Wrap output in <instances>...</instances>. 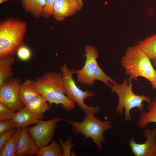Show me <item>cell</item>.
Instances as JSON below:
<instances>
[{"label": "cell", "mask_w": 156, "mask_h": 156, "mask_svg": "<svg viewBox=\"0 0 156 156\" xmlns=\"http://www.w3.org/2000/svg\"><path fill=\"white\" fill-rule=\"evenodd\" d=\"M61 73L48 71L34 80V84L40 94L49 103L51 107L53 103L56 106L60 104L64 110L73 111L76 103L66 95Z\"/></svg>", "instance_id": "cell-1"}, {"label": "cell", "mask_w": 156, "mask_h": 156, "mask_svg": "<svg viewBox=\"0 0 156 156\" xmlns=\"http://www.w3.org/2000/svg\"><path fill=\"white\" fill-rule=\"evenodd\" d=\"M27 23L19 19L7 18L0 22V58L14 57L24 45Z\"/></svg>", "instance_id": "cell-2"}, {"label": "cell", "mask_w": 156, "mask_h": 156, "mask_svg": "<svg viewBox=\"0 0 156 156\" xmlns=\"http://www.w3.org/2000/svg\"><path fill=\"white\" fill-rule=\"evenodd\" d=\"M150 60L137 44L127 48L121 63L129 79L136 80L141 77L151 82L156 77V70Z\"/></svg>", "instance_id": "cell-3"}, {"label": "cell", "mask_w": 156, "mask_h": 156, "mask_svg": "<svg viewBox=\"0 0 156 156\" xmlns=\"http://www.w3.org/2000/svg\"><path fill=\"white\" fill-rule=\"evenodd\" d=\"M84 112L85 116L81 122L74 120L65 121L71 126V131L75 136L81 134L85 138H90L96 145L98 150L101 151L103 149L102 144L105 139L103 135L104 133L112 128V122L109 120L101 121L90 111Z\"/></svg>", "instance_id": "cell-4"}, {"label": "cell", "mask_w": 156, "mask_h": 156, "mask_svg": "<svg viewBox=\"0 0 156 156\" xmlns=\"http://www.w3.org/2000/svg\"><path fill=\"white\" fill-rule=\"evenodd\" d=\"M132 80L128 77L123 81L122 84L115 82L109 87L112 91L116 93L118 99V102L116 108V111L119 115H122L124 112V119L127 121L132 120L130 115V111L137 107L140 112L144 110L145 106L143 103L145 101L150 104L152 99L149 96L144 95H137L133 91V84Z\"/></svg>", "instance_id": "cell-5"}, {"label": "cell", "mask_w": 156, "mask_h": 156, "mask_svg": "<svg viewBox=\"0 0 156 156\" xmlns=\"http://www.w3.org/2000/svg\"><path fill=\"white\" fill-rule=\"evenodd\" d=\"M86 59L84 65L81 69L76 70L78 82L88 86L92 85L96 80L102 82L109 87L116 82L113 78L107 75L99 65L97 59L99 52L94 47L87 44L85 47Z\"/></svg>", "instance_id": "cell-6"}, {"label": "cell", "mask_w": 156, "mask_h": 156, "mask_svg": "<svg viewBox=\"0 0 156 156\" xmlns=\"http://www.w3.org/2000/svg\"><path fill=\"white\" fill-rule=\"evenodd\" d=\"M62 72V79L66 96L70 100L77 103L81 109L84 112L90 111L95 114L98 112L100 107L89 106L84 102V100L91 97L96 96L94 92L87 90L83 91L77 86L72 77L73 75L76 73V70H70L66 64L60 67Z\"/></svg>", "instance_id": "cell-7"}, {"label": "cell", "mask_w": 156, "mask_h": 156, "mask_svg": "<svg viewBox=\"0 0 156 156\" xmlns=\"http://www.w3.org/2000/svg\"><path fill=\"white\" fill-rule=\"evenodd\" d=\"M64 119L57 117L46 121L39 120L32 127L27 128L28 132L39 149L53 140L57 123Z\"/></svg>", "instance_id": "cell-8"}, {"label": "cell", "mask_w": 156, "mask_h": 156, "mask_svg": "<svg viewBox=\"0 0 156 156\" xmlns=\"http://www.w3.org/2000/svg\"><path fill=\"white\" fill-rule=\"evenodd\" d=\"M20 79L12 77L0 86V103L12 110L18 111L24 106L19 97Z\"/></svg>", "instance_id": "cell-9"}, {"label": "cell", "mask_w": 156, "mask_h": 156, "mask_svg": "<svg viewBox=\"0 0 156 156\" xmlns=\"http://www.w3.org/2000/svg\"><path fill=\"white\" fill-rule=\"evenodd\" d=\"M143 135L146 140L142 144L137 143L133 137L129 139L131 152L135 156H156V128H146Z\"/></svg>", "instance_id": "cell-10"}, {"label": "cell", "mask_w": 156, "mask_h": 156, "mask_svg": "<svg viewBox=\"0 0 156 156\" xmlns=\"http://www.w3.org/2000/svg\"><path fill=\"white\" fill-rule=\"evenodd\" d=\"M83 6L82 0H56L53 17L58 21H62L80 10Z\"/></svg>", "instance_id": "cell-11"}, {"label": "cell", "mask_w": 156, "mask_h": 156, "mask_svg": "<svg viewBox=\"0 0 156 156\" xmlns=\"http://www.w3.org/2000/svg\"><path fill=\"white\" fill-rule=\"evenodd\" d=\"M21 133L18 142L16 156H33L38 150L30 136L27 127L21 128Z\"/></svg>", "instance_id": "cell-12"}, {"label": "cell", "mask_w": 156, "mask_h": 156, "mask_svg": "<svg viewBox=\"0 0 156 156\" xmlns=\"http://www.w3.org/2000/svg\"><path fill=\"white\" fill-rule=\"evenodd\" d=\"M44 118V115L32 113L24 107L16 112L12 120L17 128L26 127L30 125L36 124L39 120Z\"/></svg>", "instance_id": "cell-13"}, {"label": "cell", "mask_w": 156, "mask_h": 156, "mask_svg": "<svg viewBox=\"0 0 156 156\" xmlns=\"http://www.w3.org/2000/svg\"><path fill=\"white\" fill-rule=\"evenodd\" d=\"M34 82V80L27 79L20 85L19 97L21 102L24 106L40 94Z\"/></svg>", "instance_id": "cell-14"}, {"label": "cell", "mask_w": 156, "mask_h": 156, "mask_svg": "<svg viewBox=\"0 0 156 156\" xmlns=\"http://www.w3.org/2000/svg\"><path fill=\"white\" fill-rule=\"evenodd\" d=\"M151 122L156 123V97L152 100L147 110L141 112L138 117V124L140 128L143 129Z\"/></svg>", "instance_id": "cell-15"}, {"label": "cell", "mask_w": 156, "mask_h": 156, "mask_svg": "<svg viewBox=\"0 0 156 156\" xmlns=\"http://www.w3.org/2000/svg\"><path fill=\"white\" fill-rule=\"evenodd\" d=\"M22 7L35 18L43 16L46 0H20Z\"/></svg>", "instance_id": "cell-16"}, {"label": "cell", "mask_w": 156, "mask_h": 156, "mask_svg": "<svg viewBox=\"0 0 156 156\" xmlns=\"http://www.w3.org/2000/svg\"><path fill=\"white\" fill-rule=\"evenodd\" d=\"M24 107L32 113L42 115L51 107L46 99L41 94L29 102Z\"/></svg>", "instance_id": "cell-17"}, {"label": "cell", "mask_w": 156, "mask_h": 156, "mask_svg": "<svg viewBox=\"0 0 156 156\" xmlns=\"http://www.w3.org/2000/svg\"><path fill=\"white\" fill-rule=\"evenodd\" d=\"M21 128H17L14 134L0 149V156H16Z\"/></svg>", "instance_id": "cell-18"}, {"label": "cell", "mask_w": 156, "mask_h": 156, "mask_svg": "<svg viewBox=\"0 0 156 156\" xmlns=\"http://www.w3.org/2000/svg\"><path fill=\"white\" fill-rule=\"evenodd\" d=\"M138 44L151 60L156 59V33L139 41Z\"/></svg>", "instance_id": "cell-19"}, {"label": "cell", "mask_w": 156, "mask_h": 156, "mask_svg": "<svg viewBox=\"0 0 156 156\" xmlns=\"http://www.w3.org/2000/svg\"><path fill=\"white\" fill-rule=\"evenodd\" d=\"M15 61L12 57L0 58V86L12 77V66Z\"/></svg>", "instance_id": "cell-20"}, {"label": "cell", "mask_w": 156, "mask_h": 156, "mask_svg": "<svg viewBox=\"0 0 156 156\" xmlns=\"http://www.w3.org/2000/svg\"><path fill=\"white\" fill-rule=\"evenodd\" d=\"M55 140L52 141L49 145H46L38 149L37 156H62V148Z\"/></svg>", "instance_id": "cell-21"}, {"label": "cell", "mask_w": 156, "mask_h": 156, "mask_svg": "<svg viewBox=\"0 0 156 156\" xmlns=\"http://www.w3.org/2000/svg\"><path fill=\"white\" fill-rule=\"evenodd\" d=\"M72 137H69L64 142L63 138H58V141L61 146L63 152L62 156H69L72 154L71 150L75 144L74 143H72Z\"/></svg>", "instance_id": "cell-22"}, {"label": "cell", "mask_w": 156, "mask_h": 156, "mask_svg": "<svg viewBox=\"0 0 156 156\" xmlns=\"http://www.w3.org/2000/svg\"><path fill=\"white\" fill-rule=\"evenodd\" d=\"M14 112L0 103V120L12 119L15 114Z\"/></svg>", "instance_id": "cell-23"}, {"label": "cell", "mask_w": 156, "mask_h": 156, "mask_svg": "<svg viewBox=\"0 0 156 156\" xmlns=\"http://www.w3.org/2000/svg\"><path fill=\"white\" fill-rule=\"evenodd\" d=\"M56 0H46V4L44 7L43 16L49 18L53 16L54 13V5Z\"/></svg>", "instance_id": "cell-24"}, {"label": "cell", "mask_w": 156, "mask_h": 156, "mask_svg": "<svg viewBox=\"0 0 156 156\" xmlns=\"http://www.w3.org/2000/svg\"><path fill=\"white\" fill-rule=\"evenodd\" d=\"M16 53L19 58L24 61L29 60L31 56V53L30 49L27 47L24 46V45L18 49Z\"/></svg>", "instance_id": "cell-25"}, {"label": "cell", "mask_w": 156, "mask_h": 156, "mask_svg": "<svg viewBox=\"0 0 156 156\" xmlns=\"http://www.w3.org/2000/svg\"><path fill=\"white\" fill-rule=\"evenodd\" d=\"M14 128L16 127L12 119L0 120V135L6 131Z\"/></svg>", "instance_id": "cell-26"}, {"label": "cell", "mask_w": 156, "mask_h": 156, "mask_svg": "<svg viewBox=\"0 0 156 156\" xmlns=\"http://www.w3.org/2000/svg\"><path fill=\"white\" fill-rule=\"evenodd\" d=\"M16 128L9 130L0 135V149L15 132Z\"/></svg>", "instance_id": "cell-27"}, {"label": "cell", "mask_w": 156, "mask_h": 156, "mask_svg": "<svg viewBox=\"0 0 156 156\" xmlns=\"http://www.w3.org/2000/svg\"><path fill=\"white\" fill-rule=\"evenodd\" d=\"M152 61L155 66L156 68V59ZM150 83L152 86V88L156 90V77L154 81L150 82Z\"/></svg>", "instance_id": "cell-28"}, {"label": "cell", "mask_w": 156, "mask_h": 156, "mask_svg": "<svg viewBox=\"0 0 156 156\" xmlns=\"http://www.w3.org/2000/svg\"><path fill=\"white\" fill-rule=\"evenodd\" d=\"M5 1H6V0H0V4H2Z\"/></svg>", "instance_id": "cell-29"}, {"label": "cell", "mask_w": 156, "mask_h": 156, "mask_svg": "<svg viewBox=\"0 0 156 156\" xmlns=\"http://www.w3.org/2000/svg\"><path fill=\"white\" fill-rule=\"evenodd\" d=\"M7 0H6V1H7Z\"/></svg>", "instance_id": "cell-30"}]
</instances>
